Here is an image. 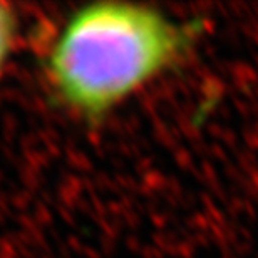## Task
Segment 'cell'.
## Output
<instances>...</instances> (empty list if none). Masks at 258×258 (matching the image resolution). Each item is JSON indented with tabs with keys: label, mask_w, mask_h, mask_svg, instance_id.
Wrapping results in <instances>:
<instances>
[{
	"label": "cell",
	"mask_w": 258,
	"mask_h": 258,
	"mask_svg": "<svg viewBox=\"0 0 258 258\" xmlns=\"http://www.w3.org/2000/svg\"><path fill=\"white\" fill-rule=\"evenodd\" d=\"M200 32L201 22H179L146 4L81 5L45 49V84L71 114L99 122L176 66Z\"/></svg>",
	"instance_id": "cell-1"
},
{
	"label": "cell",
	"mask_w": 258,
	"mask_h": 258,
	"mask_svg": "<svg viewBox=\"0 0 258 258\" xmlns=\"http://www.w3.org/2000/svg\"><path fill=\"white\" fill-rule=\"evenodd\" d=\"M19 15L9 4L0 2V76L9 66L19 40Z\"/></svg>",
	"instance_id": "cell-2"
}]
</instances>
